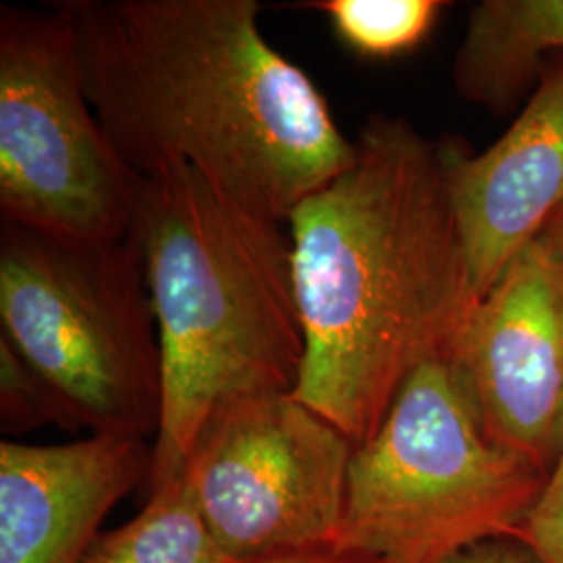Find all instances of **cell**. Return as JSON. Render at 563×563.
Listing matches in <instances>:
<instances>
[{
  "label": "cell",
  "mask_w": 563,
  "mask_h": 563,
  "mask_svg": "<svg viewBox=\"0 0 563 563\" xmlns=\"http://www.w3.org/2000/svg\"><path fill=\"white\" fill-rule=\"evenodd\" d=\"M86 97L121 159L190 165L244 209L288 222L355 162L322 90L276 51L257 0H63Z\"/></svg>",
  "instance_id": "6da1fadb"
},
{
  "label": "cell",
  "mask_w": 563,
  "mask_h": 563,
  "mask_svg": "<svg viewBox=\"0 0 563 563\" xmlns=\"http://www.w3.org/2000/svg\"><path fill=\"white\" fill-rule=\"evenodd\" d=\"M355 146L288 223L305 336L292 397L362 446L411 372L449 353L476 299L443 142L372 115Z\"/></svg>",
  "instance_id": "7a4b0ae2"
},
{
  "label": "cell",
  "mask_w": 563,
  "mask_h": 563,
  "mask_svg": "<svg viewBox=\"0 0 563 563\" xmlns=\"http://www.w3.org/2000/svg\"><path fill=\"white\" fill-rule=\"evenodd\" d=\"M130 236L144 262L162 344L151 493L180 476L220 405L260 393L292 395L305 336L290 236L190 165L142 176Z\"/></svg>",
  "instance_id": "3957f363"
},
{
  "label": "cell",
  "mask_w": 563,
  "mask_h": 563,
  "mask_svg": "<svg viewBox=\"0 0 563 563\" xmlns=\"http://www.w3.org/2000/svg\"><path fill=\"white\" fill-rule=\"evenodd\" d=\"M547 472L490 437L449 355L418 365L355 446L336 549L376 563H446L520 541Z\"/></svg>",
  "instance_id": "277c9868"
},
{
  "label": "cell",
  "mask_w": 563,
  "mask_h": 563,
  "mask_svg": "<svg viewBox=\"0 0 563 563\" xmlns=\"http://www.w3.org/2000/svg\"><path fill=\"white\" fill-rule=\"evenodd\" d=\"M0 334L57 395L74 432L148 439L162 344L139 244L0 225Z\"/></svg>",
  "instance_id": "5b68a950"
},
{
  "label": "cell",
  "mask_w": 563,
  "mask_h": 563,
  "mask_svg": "<svg viewBox=\"0 0 563 563\" xmlns=\"http://www.w3.org/2000/svg\"><path fill=\"white\" fill-rule=\"evenodd\" d=\"M142 176L123 162L86 97L57 9H0V216L67 241L132 234Z\"/></svg>",
  "instance_id": "8992f818"
},
{
  "label": "cell",
  "mask_w": 563,
  "mask_h": 563,
  "mask_svg": "<svg viewBox=\"0 0 563 563\" xmlns=\"http://www.w3.org/2000/svg\"><path fill=\"white\" fill-rule=\"evenodd\" d=\"M355 453L341 430L292 395L220 405L180 481L230 563L334 547Z\"/></svg>",
  "instance_id": "52a82bcc"
},
{
  "label": "cell",
  "mask_w": 563,
  "mask_h": 563,
  "mask_svg": "<svg viewBox=\"0 0 563 563\" xmlns=\"http://www.w3.org/2000/svg\"><path fill=\"white\" fill-rule=\"evenodd\" d=\"M486 430L547 474L563 451V241L547 225L449 349Z\"/></svg>",
  "instance_id": "ba28073f"
},
{
  "label": "cell",
  "mask_w": 563,
  "mask_h": 563,
  "mask_svg": "<svg viewBox=\"0 0 563 563\" xmlns=\"http://www.w3.org/2000/svg\"><path fill=\"white\" fill-rule=\"evenodd\" d=\"M444 174L474 299L563 209V60L481 155L443 142Z\"/></svg>",
  "instance_id": "9c48e42d"
},
{
  "label": "cell",
  "mask_w": 563,
  "mask_h": 563,
  "mask_svg": "<svg viewBox=\"0 0 563 563\" xmlns=\"http://www.w3.org/2000/svg\"><path fill=\"white\" fill-rule=\"evenodd\" d=\"M153 474V444L90 434L0 443V563H80L111 509Z\"/></svg>",
  "instance_id": "30bf717a"
},
{
  "label": "cell",
  "mask_w": 563,
  "mask_h": 563,
  "mask_svg": "<svg viewBox=\"0 0 563 563\" xmlns=\"http://www.w3.org/2000/svg\"><path fill=\"white\" fill-rule=\"evenodd\" d=\"M563 51V0H486L455 57L460 95L501 111L544 53Z\"/></svg>",
  "instance_id": "8fae6325"
},
{
  "label": "cell",
  "mask_w": 563,
  "mask_h": 563,
  "mask_svg": "<svg viewBox=\"0 0 563 563\" xmlns=\"http://www.w3.org/2000/svg\"><path fill=\"white\" fill-rule=\"evenodd\" d=\"M80 563H230L209 534L180 476L148 493L130 522L102 530Z\"/></svg>",
  "instance_id": "7c38bea8"
},
{
  "label": "cell",
  "mask_w": 563,
  "mask_h": 563,
  "mask_svg": "<svg viewBox=\"0 0 563 563\" xmlns=\"http://www.w3.org/2000/svg\"><path fill=\"white\" fill-rule=\"evenodd\" d=\"M339 41L365 59H393L413 51L430 34L443 9L439 0H318Z\"/></svg>",
  "instance_id": "4fadbf2b"
},
{
  "label": "cell",
  "mask_w": 563,
  "mask_h": 563,
  "mask_svg": "<svg viewBox=\"0 0 563 563\" xmlns=\"http://www.w3.org/2000/svg\"><path fill=\"white\" fill-rule=\"evenodd\" d=\"M51 423L74 432L51 386L0 334V428L9 434H25Z\"/></svg>",
  "instance_id": "5bb4252c"
},
{
  "label": "cell",
  "mask_w": 563,
  "mask_h": 563,
  "mask_svg": "<svg viewBox=\"0 0 563 563\" xmlns=\"http://www.w3.org/2000/svg\"><path fill=\"white\" fill-rule=\"evenodd\" d=\"M518 543L539 563H563V451L526 516Z\"/></svg>",
  "instance_id": "9a60e30c"
},
{
  "label": "cell",
  "mask_w": 563,
  "mask_h": 563,
  "mask_svg": "<svg viewBox=\"0 0 563 563\" xmlns=\"http://www.w3.org/2000/svg\"><path fill=\"white\" fill-rule=\"evenodd\" d=\"M446 563H539L534 555L511 543V539H499V541H486V543L474 544L451 558Z\"/></svg>",
  "instance_id": "2e32d148"
},
{
  "label": "cell",
  "mask_w": 563,
  "mask_h": 563,
  "mask_svg": "<svg viewBox=\"0 0 563 563\" xmlns=\"http://www.w3.org/2000/svg\"><path fill=\"white\" fill-rule=\"evenodd\" d=\"M244 563H376L365 560L362 555H353L341 551L336 547H323V549H311V551H299V553H284V555H272L263 560H253Z\"/></svg>",
  "instance_id": "e0dca14e"
},
{
  "label": "cell",
  "mask_w": 563,
  "mask_h": 563,
  "mask_svg": "<svg viewBox=\"0 0 563 563\" xmlns=\"http://www.w3.org/2000/svg\"><path fill=\"white\" fill-rule=\"evenodd\" d=\"M549 228L560 236L563 241V209L558 213V218L553 220V222L549 223Z\"/></svg>",
  "instance_id": "ac0fdd59"
}]
</instances>
